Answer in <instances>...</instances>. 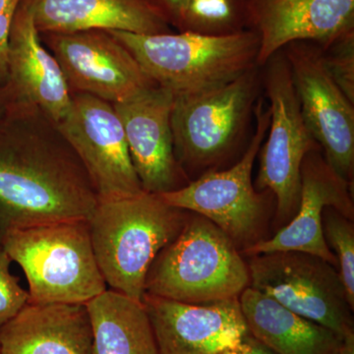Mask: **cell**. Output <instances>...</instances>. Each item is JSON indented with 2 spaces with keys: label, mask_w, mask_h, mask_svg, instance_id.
<instances>
[{
  "label": "cell",
  "mask_w": 354,
  "mask_h": 354,
  "mask_svg": "<svg viewBox=\"0 0 354 354\" xmlns=\"http://www.w3.org/2000/svg\"><path fill=\"white\" fill-rule=\"evenodd\" d=\"M99 204L78 156L38 109L7 111L0 122V245L7 232L88 221Z\"/></svg>",
  "instance_id": "6da1fadb"
},
{
  "label": "cell",
  "mask_w": 354,
  "mask_h": 354,
  "mask_svg": "<svg viewBox=\"0 0 354 354\" xmlns=\"http://www.w3.org/2000/svg\"><path fill=\"white\" fill-rule=\"evenodd\" d=\"M262 94V66L258 65L221 87L174 97V155L189 181L225 169L241 157L252 138Z\"/></svg>",
  "instance_id": "7a4b0ae2"
},
{
  "label": "cell",
  "mask_w": 354,
  "mask_h": 354,
  "mask_svg": "<svg viewBox=\"0 0 354 354\" xmlns=\"http://www.w3.org/2000/svg\"><path fill=\"white\" fill-rule=\"evenodd\" d=\"M188 214L147 192L99 202L88 223L106 286L142 301L153 260L181 232Z\"/></svg>",
  "instance_id": "3957f363"
},
{
  "label": "cell",
  "mask_w": 354,
  "mask_h": 354,
  "mask_svg": "<svg viewBox=\"0 0 354 354\" xmlns=\"http://www.w3.org/2000/svg\"><path fill=\"white\" fill-rule=\"evenodd\" d=\"M108 32L174 97L221 87L259 65L260 37L253 30L230 37Z\"/></svg>",
  "instance_id": "277c9868"
},
{
  "label": "cell",
  "mask_w": 354,
  "mask_h": 354,
  "mask_svg": "<svg viewBox=\"0 0 354 354\" xmlns=\"http://www.w3.org/2000/svg\"><path fill=\"white\" fill-rule=\"evenodd\" d=\"M1 245L24 272L30 304H87L108 290L88 221L12 230L4 235Z\"/></svg>",
  "instance_id": "5b68a950"
},
{
  "label": "cell",
  "mask_w": 354,
  "mask_h": 354,
  "mask_svg": "<svg viewBox=\"0 0 354 354\" xmlns=\"http://www.w3.org/2000/svg\"><path fill=\"white\" fill-rule=\"evenodd\" d=\"M249 286L248 266L234 241L212 221L189 213L181 232L153 260L145 290L199 304L239 298Z\"/></svg>",
  "instance_id": "8992f818"
},
{
  "label": "cell",
  "mask_w": 354,
  "mask_h": 354,
  "mask_svg": "<svg viewBox=\"0 0 354 354\" xmlns=\"http://www.w3.org/2000/svg\"><path fill=\"white\" fill-rule=\"evenodd\" d=\"M269 106L261 97L255 109L252 138L241 158L220 171L207 172L180 189L160 196L167 205L197 214L216 225L244 250L255 244L267 215L270 191L259 192L252 181L256 158L270 127Z\"/></svg>",
  "instance_id": "52a82bcc"
},
{
  "label": "cell",
  "mask_w": 354,
  "mask_h": 354,
  "mask_svg": "<svg viewBox=\"0 0 354 354\" xmlns=\"http://www.w3.org/2000/svg\"><path fill=\"white\" fill-rule=\"evenodd\" d=\"M263 93L269 100L271 120L258 153L259 171L256 190L270 191L276 202L277 220L288 223L297 214L305 156L321 149L300 111L290 65L283 50L262 66Z\"/></svg>",
  "instance_id": "ba28073f"
},
{
  "label": "cell",
  "mask_w": 354,
  "mask_h": 354,
  "mask_svg": "<svg viewBox=\"0 0 354 354\" xmlns=\"http://www.w3.org/2000/svg\"><path fill=\"white\" fill-rule=\"evenodd\" d=\"M249 261L250 286L341 339L354 334L353 310L337 268L311 254H256Z\"/></svg>",
  "instance_id": "9c48e42d"
},
{
  "label": "cell",
  "mask_w": 354,
  "mask_h": 354,
  "mask_svg": "<svg viewBox=\"0 0 354 354\" xmlns=\"http://www.w3.org/2000/svg\"><path fill=\"white\" fill-rule=\"evenodd\" d=\"M281 50L309 131L333 171L353 184L354 102L333 80L318 44L292 41Z\"/></svg>",
  "instance_id": "30bf717a"
},
{
  "label": "cell",
  "mask_w": 354,
  "mask_h": 354,
  "mask_svg": "<svg viewBox=\"0 0 354 354\" xmlns=\"http://www.w3.org/2000/svg\"><path fill=\"white\" fill-rule=\"evenodd\" d=\"M57 127L85 167L99 202L144 192L113 104L85 93H73L68 113Z\"/></svg>",
  "instance_id": "8fae6325"
},
{
  "label": "cell",
  "mask_w": 354,
  "mask_h": 354,
  "mask_svg": "<svg viewBox=\"0 0 354 354\" xmlns=\"http://www.w3.org/2000/svg\"><path fill=\"white\" fill-rule=\"evenodd\" d=\"M41 43L62 67L70 92L120 104L157 84L108 31L41 32Z\"/></svg>",
  "instance_id": "7c38bea8"
},
{
  "label": "cell",
  "mask_w": 354,
  "mask_h": 354,
  "mask_svg": "<svg viewBox=\"0 0 354 354\" xmlns=\"http://www.w3.org/2000/svg\"><path fill=\"white\" fill-rule=\"evenodd\" d=\"M158 354H223L249 334L239 298L184 304L145 293Z\"/></svg>",
  "instance_id": "4fadbf2b"
},
{
  "label": "cell",
  "mask_w": 354,
  "mask_h": 354,
  "mask_svg": "<svg viewBox=\"0 0 354 354\" xmlns=\"http://www.w3.org/2000/svg\"><path fill=\"white\" fill-rule=\"evenodd\" d=\"M174 99L169 91L157 86L128 101L113 104L122 123L142 189L151 194L178 190L189 183L174 155Z\"/></svg>",
  "instance_id": "5bb4252c"
},
{
  "label": "cell",
  "mask_w": 354,
  "mask_h": 354,
  "mask_svg": "<svg viewBox=\"0 0 354 354\" xmlns=\"http://www.w3.org/2000/svg\"><path fill=\"white\" fill-rule=\"evenodd\" d=\"M2 87L7 111L38 109L57 124L71 106L72 94L62 67L41 43L31 13L22 1L9 32L7 77Z\"/></svg>",
  "instance_id": "9a60e30c"
},
{
  "label": "cell",
  "mask_w": 354,
  "mask_h": 354,
  "mask_svg": "<svg viewBox=\"0 0 354 354\" xmlns=\"http://www.w3.org/2000/svg\"><path fill=\"white\" fill-rule=\"evenodd\" d=\"M353 184L337 176L324 158L321 149L305 156L301 167V190L297 214L269 239H261L247 248L250 255L295 251L322 258L337 267L323 232V214L334 208L353 221Z\"/></svg>",
  "instance_id": "2e32d148"
},
{
  "label": "cell",
  "mask_w": 354,
  "mask_h": 354,
  "mask_svg": "<svg viewBox=\"0 0 354 354\" xmlns=\"http://www.w3.org/2000/svg\"><path fill=\"white\" fill-rule=\"evenodd\" d=\"M250 10L260 66L292 41L323 46L354 31V0H250Z\"/></svg>",
  "instance_id": "e0dca14e"
},
{
  "label": "cell",
  "mask_w": 354,
  "mask_h": 354,
  "mask_svg": "<svg viewBox=\"0 0 354 354\" xmlns=\"http://www.w3.org/2000/svg\"><path fill=\"white\" fill-rule=\"evenodd\" d=\"M86 304H35L0 328V354H92Z\"/></svg>",
  "instance_id": "ac0fdd59"
},
{
  "label": "cell",
  "mask_w": 354,
  "mask_h": 354,
  "mask_svg": "<svg viewBox=\"0 0 354 354\" xmlns=\"http://www.w3.org/2000/svg\"><path fill=\"white\" fill-rule=\"evenodd\" d=\"M41 32L104 30L138 35L171 32L143 0H22Z\"/></svg>",
  "instance_id": "d6986e66"
},
{
  "label": "cell",
  "mask_w": 354,
  "mask_h": 354,
  "mask_svg": "<svg viewBox=\"0 0 354 354\" xmlns=\"http://www.w3.org/2000/svg\"><path fill=\"white\" fill-rule=\"evenodd\" d=\"M249 333L276 354H337L342 339L249 286L239 297Z\"/></svg>",
  "instance_id": "ffe728a7"
},
{
  "label": "cell",
  "mask_w": 354,
  "mask_h": 354,
  "mask_svg": "<svg viewBox=\"0 0 354 354\" xmlns=\"http://www.w3.org/2000/svg\"><path fill=\"white\" fill-rule=\"evenodd\" d=\"M92 354H158L143 302L106 290L87 304Z\"/></svg>",
  "instance_id": "44dd1931"
},
{
  "label": "cell",
  "mask_w": 354,
  "mask_h": 354,
  "mask_svg": "<svg viewBox=\"0 0 354 354\" xmlns=\"http://www.w3.org/2000/svg\"><path fill=\"white\" fill-rule=\"evenodd\" d=\"M250 0H187L177 31L230 37L250 30Z\"/></svg>",
  "instance_id": "7402d4cb"
},
{
  "label": "cell",
  "mask_w": 354,
  "mask_h": 354,
  "mask_svg": "<svg viewBox=\"0 0 354 354\" xmlns=\"http://www.w3.org/2000/svg\"><path fill=\"white\" fill-rule=\"evenodd\" d=\"M323 232L328 246L332 247L339 274L346 290L349 306L354 309V227L353 221L334 208L323 214Z\"/></svg>",
  "instance_id": "603a6c76"
},
{
  "label": "cell",
  "mask_w": 354,
  "mask_h": 354,
  "mask_svg": "<svg viewBox=\"0 0 354 354\" xmlns=\"http://www.w3.org/2000/svg\"><path fill=\"white\" fill-rule=\"evenodd\" d=\"M321 50L324 64L333 80L354 102V31L344 32L321 46Z\"/></svg>",
  "instance_id": "cb8c5ba5"
},
{
  "label": "cell",
  "mask_w": 354,
  "mask_h": 354,
  "mask_svg": "<svg viewBox=\"0 0 354 354\" xmlns=\"http://www.w3.org/2000/svg\"><path fill=\"white\" fill-rule=\"evenodd\" d=\"M12 260L0 245V328L17 315L29 302L28 290L10 271Z\"/></svg>",
  "instance_id": "d4e9b609"
},
{
  "label": "cell",
  "mask_w": 354,
  "mask_h": 354,
  "mask_svg": "<svg viewBox=\"0 0 354 354\" xmlns=\"http://www.w3.org/2000/svg\"><path fill=\"white\" fill-rule=\"evenodd\" d=\"M22 0H0V85L7 77V46L14 16Z\"/></svg>",
  "instance_id": "484cf974"
},
{
  "label": "cell",
  "mask_w": 354,
  "mask_h": 354,
  "mask_svg": "<svg viewBox=\"0 0 354 354\" xmlns=\"http://www.w3.org/2000/svg\"><path fill=\"white\" fill-rule=\"evenodd\" d=\"M143 1L167 24L176 29L187 0H143Z\"/></svg>",
  "instance_id": "4316f807"
},
{
  "label": "cell",
  "mask_w": 354,
  "mask_h": 354,
  "mask_svg": "<svg viewBox=\"0 0 354 354\" xmlns=\"http://www.w3.org/2000/svg\"><path fill=\"white\" fill-rule=\"evenodd\" d=\"M223 354H276L249 333L234 348Z\"/></svg>",
  "instance_id": "83f0119b"
},
{
  "label": "cell",
  "mask_w": 354,
  "mask_h": 354,
  "mask_svg": "<svg viewBox=\"0 0 354 354\" xmlns=\"http://www.w3.org/2000/svg\"><path fill=\"white\" fill-rule=\"evenodd\" d=\"M337 354H354V334L342 337Z\"/></svg>",
  "instance_id": "f1b7e54d"
},
{
  "label": "cell",
  "mask_w": 354,
  "mask_h": 354,
  "mask_svg": "<svg viewBox=\"0 0 354 354\" xmlns=\"http://www.w3.org/2000/svg\"><path fill=\"white\" fill-rule=\"evenodd\" d=\"M7 114V106L6 95H4L3 87L0 85V122L6 118Z\"/></svg>",
  "instance_id": "f546056e"
}]
</instances>
